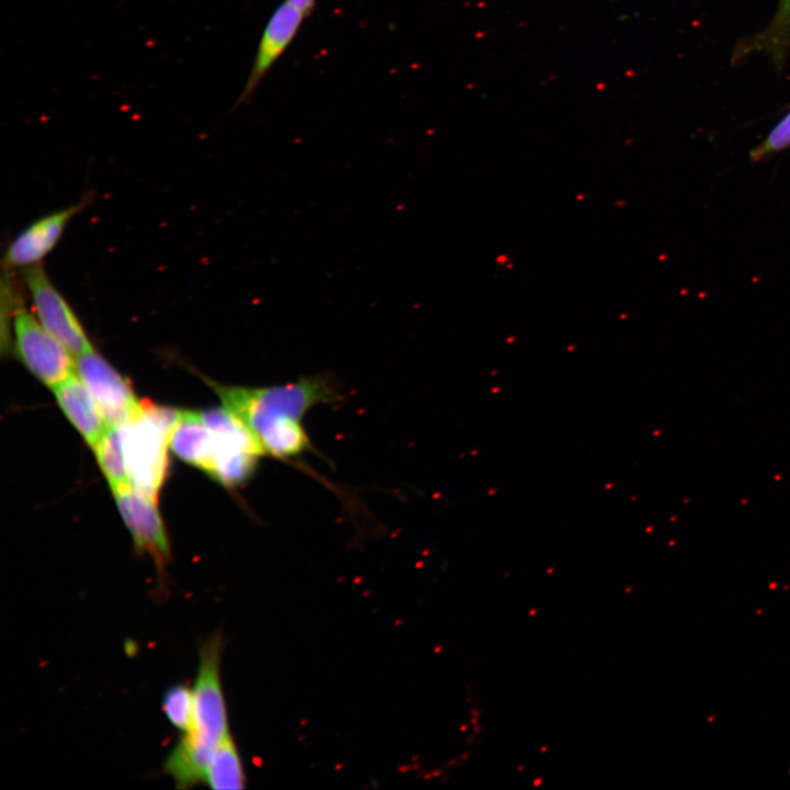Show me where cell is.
<instances>
[{
	"mask_svg": "<svg viewBox=\"0 0 790 790\" xmlns=\"http://www.w3.org/2000/svg\"><path fill=\"white\" fill-rule=\"evenodd\" d=\"M208 384L223 406L245 422L267 456L292 464L297 456L317 453L302 424L307 411L342 400L334 379L324 374L260 387Z\"/></svg>",
	"mask_w": 790,
	"mask_h": 790,
	"instance_id": "obj_1",
	"label": "cell"
},
{
	"mask_svg": "<svg viewBox=\"0 0 790 790\" xmlns=\"http://www.w3.org/2000/svg\"><path fill=\"white\" fill-rule=\"evenodd\" d=\"M223 637L215 633L204 640L199 651L194 682L192 725L169 753L165 772L181 789L205 781L206 768L218 743L229 734L227 710L221 680Z\"/></svg>",
	"mask_w": 790,
	"mask_h": 790,
	"instance_id": "obj_2",
	"label": "cell"
},
{
	"mask_svg": "<svg viewBox=\"0 0 790 790\" xmlns=\"http://www.w3.org/2000/svg\"><path fill=\"white\" fill-rule=\"evenodd\" d=\"M179 411L148 400L140 402L138 414L121 427L129 482L156 501L166 479L169 437Z\"/></svg>",
	"mask_w": 790,
	"mask_h": 790,
	"instance_id": "obj_3",
	"label": "cell"
},
{
	"mask_svg": "<svg viewBox=\"0 0 790 790\" xmlns=\"http://www.w3.org/2000/svg\"><path fill=\"white\" fill-rule=\"evenodd\" d=\"M12 328L19 358L43 383L54 387L76 372L71 352L42 326L35 315L18 306Z\"/></svg>",
	"mask_w": 790,
	"mask_h": 790,
	"instance_id": "obj_4",
	"label": "cell"
},
{
	"mask_svg": "<svg viewBox=\"0 0 790 790\" xmlns=\"http://www.w3.org/2000/svg\"><path fill=\"white\" fill-rule=\"evenodd\" d=\"M25 283L34 315L42 326L75 357L92 351L77 315L50 282L41 263L25 269Z\"/></svg>",
	"mask_w": 790,
	"mask_h": 790,
	"instance_id": "obj_5",
	"label": "cell"
},
{
	"mask_svg": "<svg viewBox=\"0 0 790 790\" xmlns=\"http://www.w3.org/2000/svg\"><path fill=\"white\" fill-rule=\"evenodd\" d=\"M76 371L108 426L122 427L140 409L128 382L94 350L76 357Z\"/></svg>",
	"mask_w": 790,
	"mask_h": 790,
	"instance_id": "obj_6",
	"label": "cell"
},
{
	"mask_svg": "<svg viewBox=\"0 0 790 790\" xmlns=\"http://www.w3.org/2000/svg\"><path fill=\"white\" fill-rule=\"evenodd\" d=\"M113 494L135 549L153 558L158 569L159 585H162L166 566L170 561V545L157 501L135 489L132 484Z\"/></svg>",
	"mask_w": 790,
	"mask_h": 790,
	"instance_id": "obj_7",
	"label": "cell"
},
{
	"mask_svg": "<svg viewBox=\"0 0 790 790\" xmlns=\"http://www.w3.org/2000/svg\"><path fill=\"white\" fill-rule=\"evenodd\" d=\"M307 14L284 0L269 18L253 59L247 82L237 100V105L246 103L266 77L279 57L296 36Z\"/></svg>",
	"mask_w": 790,
	"mask_h": 790,
	"instance_id": "obj_8",
	"label": "cell"
},
{
	"mask_svg": "<svg viewBox=\"0 0 790 790\" xmlns=\"http://www.w3.org/2000/svg\"><path fill=\"white\" fill-rule=\"evenodd\" d=\"M81 205H71L50 213L24 228L8 247L5 260L9 268H29L41 263L60 239L69 221Z\"/></svg>",
	"mask_w": 790,
	"mask_h": 790,
	"instance_id": "obj_9",
	"label": "cell"
},
{
	"mask_svg": "<svg viewBox=\"0 0 790 790\" xmlns=\"http://www.w3.org/2000/svg\"><path fill=\"white\" fill-rule=\"evenodd\" d=\"M55 397L69 421L86 442L94 448L106 430L99 407L89 390L75 373L53 387Z\"/></svg>",
	"mask_w": 790,
	"mask_h": 790,
	"instance_id": "obj_10",
	"label": "cell"
},
{
	"mask_svg": "<svg viewBox=\"0 0 790 790\" xmlns=\"http://www.w3.org/2000/svg\"><path fill=\"white\" fill-rule=\"evenodd\" d=\"M169 447L178 458L210 474L218 440L200 413L180 410L170 432Z\"/></svg>",
	"mask_w": 790,
	"mask_h": 790,
	"instance_id": "obj_11",
	"label": "cell"
},
{
	"mask_svg": "<svg viewBox=\"0 0 790 790\" xmlns=\"http://www.w3.org/2000/svg\"><path fill=\"white\" fill-rule=\"evenodd\" d=\"M245 781L237 746L230 734H227L212 753L206 768L205 782L215 790H236L245 788Z\"/></svg>",
	"mask_w": 790,
	"mask_h": 790,
	"instance_id": "obj_12",
	"label": "cell"
},
{
	"mask_svg": "<svg viewBox=\"0 0 790 790\" xmlns=\"http://www.w3.org/2000/svg\"><path fill=\"white\" fill-rule=\"evenodd\" d=\"M93 449L113 492L131 484L125 465L121 427L108 426Z\"/></svg>",
	"mask_w": 790,
	"mask_h": 790,
	"instance_id": "obj_13",
	"label": "cell"
},
{
	"mask_svg": "<svg viewBox=\"0 0 790 790\" xmlns=\"http://www.w3.org/2000/svg\"><path fill=\"white\" fill-rule=\"evenodd\" d=\"M193 710V689L185 685H174L165 692L162 711L167 720L183 733L192 725Z\"/></svg>",
	"mask_w": 790,
	"mask_h": 790,
	"instance_id": "obj_14",
	"label": "cell"
},
{
	"mask_svg": "<svg viewBox=\"0 0 790 790\" xmlns=\"http://www.w3.org/2000/svg\"><path fill=\"white\" fill-rule=\"evenodd\" d=\"M790 147V112L749 151L752 162L764 161Z\"/></svg>",
	"mask_w": 790,
	"mask_h": 790,
	"instance_id": "obj_15",
	"label": "cell"
},
{
	"mask_svg": "<svg viewBox=\"0 0 790 790\" xmlns=\"http://www.w3.org/2000/svg\"><path fill=\"white\" fill-rule=\"evenodd\" d=\"M790 33V0H781L768 37L780 43Z\"/></svg>",
	"mask_w": 790,
	"mask_h": 790,
	"instance_id": "obj_16",
	"label": "cell"
},
{
	"mask_svg": "<svg viewBox=\"0 0 790 790\" xmlns=\"http://www.w3.org/2000/svg\"><path fill=\"white\" fill-rule=\"evenodd\" d=\"M291 3L295 4L300 9H302L307 15L311 13V11L314 9L316 0H287Z\"/></svg>",
	"mask_w": 790,
	"mask_h": 790,
	"instance_id": "obj_17",
	"label": "cell"
}]
</instances>
